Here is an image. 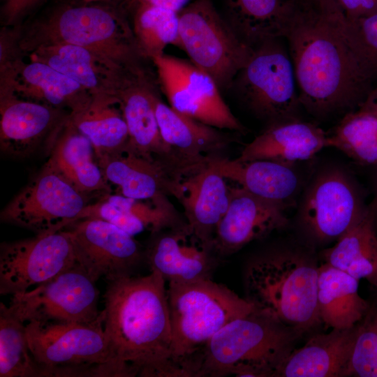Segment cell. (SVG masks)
<instances>
[{"mask_svg": "<svg viewBox=\"0 0 377 377\" xmlns=\"http://www.w3.org/2000/svg\"><path fill=\"white\" fill-rule=\"evenodd\" d=\"M165 282L154 271L108 281L103 325L115 377H184L172 350Z\"/></svg>", "mask_w": 377, "mask_h": 377, "instance_id": "cell-2", "label": "cell"}, {"mask_svg": "<svg viewBox=\"0 0 377 377\" xmlns=\"http://www.w3.org/2000/svg\"><path fill=\"white\" fill-rule=\"evenodd\" d=\"M360 107L377 112V87L373 88L364 102Z\"/></svg>", "mask_w": 377, "mask_h": 377, "instance_id": "cell-43", "label": "cell"}, {"mask_svg": "<svg viewBox=\"0 0 377 377\" xmlns=\"http://www.w3.org/2000/svg\"><path fill=\"white\" fill-rule=\"evenodd\" d=\"M77 263L68 232L36 234L0 245V294L23 293Z\"/></svg>", "mask_w": 377, "mask_h": 377, "instance_id": "cell-13", "label": "cell"}, {"mask_svg": "<svg viewBox=\"0 0 377 377\" xmlns=\"http://www.w3.org/2000/svg\"><path fill=\"white\" fill-rule=\"evenodd\" d=\"M29 59L44 62L77 82L91 94H118L147 72L134 71L91 50L69 44L36 48Z\"/></svg>", "mask_w": 377, "mask_h": 377, "instance_id": "cell-17", "label": "cell"}, {"mask_svg": "<svg viewBox=\"0 0 377 377\" xmlns=\"http://www.w3.org/2000/svg\"><path fill=\"white\" fill-rule=\"evenodd\" d=\"M327 147V134L317 125L300 119L268 125L244 147L237 159H267L297 165L312 159Z\"/></svg>", "mask_w": 377, "mask_h": 377, "instance_id": "cell-27", "label": "cell"}, {"mask_svg": "<svg viewBox=\"0 0 377 377\" xmlns=\"http://www.w3.org/2000/svg\"><path fill=\"white\" fill-rule=\"evenodd\" d=\"M191 0H126L121 8L128 15L137 6H154L168 8L179 13Z\"/></svg>", "mask_w": 377, "mask_h": 377, "instance_id": "cell-42", "label": "cell"}, {"mask_svg": "<svg viewBox=\"0 0 377 377\" xmlns=\"http://www.w3.org/2000/svg\"><path fill=\"white\" fill-rule=\"evenodd\" d=\"M158 79L170 106L222 129L244 133V126L223 100L214 79L191 61L163 54L154 58Z\"/></svg>", "mask_w": 377, "mask_h": 377, "instance_id": "cell-14", "label": "cell"}, {"mask_svg": "<svg viewBox=\"0 0 377 377\" xmlns=\"http://www.w3.org/2000/svg\"><path fill=\"white\" fill-rule=\"evenodd\" d=\"M31 353L43 377H115L103 322L25 324Z\"/></svg>", "mask_w": 377, "mask_h": 377, "instance_id": "cell-8", "label": "cell"}, {"mask_svg": "<svg viewBox=\"0 0 377 377\" xmlns=\"http://www.w3.org/2000/svg\"><path fill=\"white\" fill-rule=\"evenodd\" d=\"M0 377H43L29 350L25 323L0 303Z\"/></svg>", "mask_w": 377, "mask_h": 377, "instance_id": "cell-35", "label": "cell"}, {"mask_svg": "<svg viewBox=\"0 0 377 377\" xmlns=\"http://www.w3.org/2000/svg\"><path fill=\"white\" fill-rule=\"evenodd\" d=\"M127 15L110 3L59 0L19 26L20 45L26 56L44 45H77L134 71L147 72Z\"/></svg>", "mask_w": 377, "mask_h": 377, "instance_id": "cell-3", "label": "cell"}, {"mask_svg": "<svg viewBox=\"0 0 377 377\" xmlns=\"http://www.w3.org/2000/svg\"><path fill=\"white\" fill-rule=\"evenodd\" d=\"M70 112L0 91V150L15 159L47 146Z\"/></svg>", "mask_w": 377, "mask_h": 377, "instance_id": "cell-16", "label": "cell"}, {"mask_svg": "<svg viewBox=\"0 0 377 377\" xmlns=\"http://www.w3.org/2000/svg\"><path fill=\"white\" fill-rule=\"evenodd\" d=\"M83 219H96L107 221L132 236L146 230L138 219L105 199L103 195L89 203L80 212L76 221Z\"/></svg>", "mask_w": 377, "mask_h": 377, "instance_id": "cell-39", "label": "cell"}, {"mask_svg": "<svg viewBox=\"0 0 377 377\" xmlns=\"http://www.w3.org/2000/svg\"><path fill=\"white\" fill-rule=\"evenodd\" d=\"M153 235L144 251L150 271L158 272L168 283L211 279L221 258L196 237L187 223Z\"/></svg>", "mask_w": 377, "mask_h": 377, "instance_id": "cell-19", "label": "cell"}, {"mask_svg": "<svg viewBox=\"0 0 377 377\" xmlns=\"http://www.w3.org/2000/svg\"><path fill=\"white\" fill-rule=\"evenodd\" d=\"M78 1H101V2H106L110 3L112 4H114L115 6L121 7V5L126 1V0H78Z\"/></svg>", "mask_w": 377, "mask_h": 377, "instance_id": "cell-45", "label": "cell"}, {"mask_svg": "<svg viewBox=\"0 0 377 377\" xmlns=\"http://www.w3.org/2000/svg\"><path fill=\"white\" fill-rule=\"evenodd\" d=\"M356 325L311 337L304 346L290 352L272 377L344 376L355 341Z\"/></svg>", "mask_w": 377, "mask_h": 377, "instance_id": "cell-28", "label": "cell"}, {"mask_svg": "<svg viewBox=\"0 0 377 377\" xmlns=\"http://www.w3.org/2000/svg\"><path fill=\"white\" fill-rule=\"evenodd\" d=\"M92 200L46 161L1 209L0 220L35 234L60 230L75 221Z\"/></svg>", "mask_w": 377, "mask_h": 377, "instance_id": "cell-12", "label": "cell"}, {"mask_svg": "<svg viewBox=\"0 0 377 377\" xmlns=\"http://www.w3.org/2000/svg\"><path fill=\"white\" fill-rule=\"evenodd\" d=\"M149 75L138 79L117 96L128 140L124 149L162 164L175 178L185 173L161 136L154 110L156 95Z\"/></svg>", "mask_w": 377, "mask_h": 377, "instance_id": "cell-20", "label": "cell"}, {"mask_svg": "<svg viewBox=\"0 0 377 377\" xmlns=\"http://www.w3.org/2000/svg\"><path fill=\"white\" fill-rule=\"evenodd\" d=\"M227 22L251 47L286 38L292 17L290 0H224Z\"/></svg>", "mask_w": 377, "mask_h": 377, "instance_id": "cell-31", "label": "cell"}, {"mask_svg": "<svg viewBox=\"0 0 377 377\" xmlns=\"http://www.w3.org/2000/svg\"><path fill=\"white\" fill-rule=\"evenodd\" d=\"M131 24L138 47L146 59L163 55L169 45L177 47L179 17L174 10L154 6H140L131 10Z\"/></svg>", "mask_w": 377, "mask_h": 377, "instance_id": "cell-34", "label": "cell"}, {"mask_svg": "<svg viewBox=\"0 0 377 377\" xmlns=\"http://www.w3.org/2000/svg\"><path fill=\"white\" fill-rule=\"evenodd\" d=\"M64 229L71 237L77 263L95 282L132 275L144 260L134 236L107 221L83 219Z\"/></svg>", "mask_w": 377, "mask_h": 377, "instance_id": "cell-15", "label": "cell"}, {"mask_svg": "<svg viewBox=\"0 0 377 377\" xmlns=\"http://www.w3.org/2000/svg\"><path fill=\"white\" fill-rule=\"evenodd\" d=\"M324 261L351 275L365 279L377 289V197L361 217L332 246L323 249Z\"/></svg>", "mask_w": 377, "mask_h": 377, "instance_id": "cell-29", "label": "cell"}, {"mask_svg": "<svg viewBox=\"0 0 377 377\" xmlns=\"http://www.w3.org/2000/svg\"><path fill=\"white\" fill-rule=\"evenodd\" d=\"M302 334L256 309L210 339L198 357L196 377H272Z\"/></svg>", "mask_w": 377, "mask_h": 377, "instance_id": "cell-5", "label": "cell"}, {"mask_svg": "<svg viewBox=\"0 0 377 377\" xmlns=\"http://www.w3.org/2000/svg\"><path fill=\"white\" fill-rule=\"evenodd\" d=\"M103 197L138 219L152 235L186 223L168 199L153 202L130 198L115 193L105 194Z\"/></svg>", "mask_w": 377, "mask_h": 377, "instance_id": "cell-38", "label": "cell"}, {"mask_svg": "<svg viewBox=\"0 0 377 377\" xmlns=\"http://www.w3.org/2000/svg\"><path fill=\"white\" fill-rule=\"evenodd\" d=\"M344 376L377 377V302L370 303L356 325V334Z\"/></svg>", "mask_w": 377, "mask_h": 377, "instance_id": "cell-37", "label": "cell"}, {"mask_svg": "<svg viewBox=\"0 0 377 377\" xmlns=\"http://www.w3.org/2000/svg\"><path fill=\"white\" fill-rule=\"evenodd\" d=\"M76 128L91 142L97 159L124 149L128 128L117 96L91 94L77 110L70 113Z\"/></svg>", "mask_w": 377, "mask_h": 377, "instance_id": "cell-32", "label": "cell"}, {"mask_svg": "<svg viewBox=\"0 0 377 377\" xmlns=\"http://www.w3.org/2000/svg\"><path fill=\"white\" fill-rule=\"evenodd\" d=\"M96 282L77 263L54 278L21 294L12 295L8 306L22 323L103 322Z\"/></svg>", "mask_w": 377, "mask_h": 377, "instance_id": "cell-11", "label": "cell"}, {"mask_svg": "<svg viewBox=\"0 0 377 377\" xmlns=\"http://www.w3.org/2000/svg\"><path fill=\"white\" fill-rule=\"evenodd\" d=\"M286 209L255 195L239 186L229 187L228 209L221 220L213 241L221 258L249 243L283 230L290 225Z\"/></svg>", "mask_w": 377, "mask_h": 377, "instance_id": "cell-18", "label": "cell"}, {"mask_svg": "<svg viewBox=\"0 0 377 377\" xmlns=\"http://www.w3.org/2000/svg\"><path fill=\"white\" fill-rule=\"evenodd\" d=\"M173 354L184 377H193L197 357L221 328L256 309L227 286L205 279L168 283Z\"/></svg>", "mask_w": 377, "mask_h": 377, "instance_id": "cell-6", "label": "cell"}, {"mask_svg": "<svg viewBox=\"0 0 377 377\" xmlns=\"http://www.w3.org/2000/svg\"><path fill=\"white\" fill-rule=\"evenodd\" d=\"M377 197V196H376Z\"/></svg>", "mask_w": 377, "mask_h": 377, "instance_id": "cell-46", "label": "cell"}, {"mask_svg": "<svg viewBox=\"0 0 377 377\" xmlns=\"http://www.w3.org/2000/svg\"><path fill=\"white\" fill-rule=\"evenodd\" d=\"M49 0H5L1 9L2 27H19Z\"/></svg>", "mask_w": 377, "mask_h": 377, "instance_id": "cell-40", "label": "cell"}, {"mask_svg": "<svg viewBox=\"0 0 377 377\" xmlns=\"http://www.w3.org/2000/svg\"><path fill=\"white\" fill-rule=\"evenodd\" d=\"M292 17L286 37L299 98L311 116L344 115L364 102L373 81L364 73L340 27V9L321 8L311 0H290Z\"/></svg>", "mask_w": 377, "mask_h": 377, "instance_id": "cell-1", "label": "cell"}, {"mask_svg": "<svg viewBox=\"0 0 377 377\" xmlns=\"http://www.w3.org/2000/svg\"><path fill=\"white\" fill-rule=\"evenodd\" d=\"M362 188L352 173L336 164L314 171L297 202L295 226L303 244L315 249L337 242L362 215Z\"/></svg>", "mask_w": 377, "mask_h": 377, "instance_id": "cell-7", "label": "cell"}, {"mask_svg": "<svg viewBox=\"0 0 377 377\" xmlns=\"http://www.w3.org/2000/svg\"><path fill=\"white\" fill-rule=\"evenodd\" d=\"M328 135L334 147L361 165H377V112L360 107L344 114Z\"/></svg>", "mask_w": 377, "mask_h": 377, "instance_id": "cell-33", "label": "cell"}, {"mask_svg": "<svg viewBox=\"0 0 377 377\" xmlns=\"http://www.w3.org/2000/svg\"><path fill=\"white\" fill-rule=\"evenodd\" d=\"M69 116L47 146V162L77 191L97 200L112 193V186L98 163L91 142L76 128Z\"/></svg>", "mask_w": 377, "mask_h": 377, "instance_id": "cell-23", "label": "cell"}, {"mask_svg": "<svg viewBox=\"0 0 377 377\" xmlns=\"http://www.w3.org/2000/svg\"><path fill=\"white\" fill-rule=\"evenodd\" d=\"M0 91L73 112L91 94L50 65L24 58L0 66Z\"/></svg>", "mask_w": 377, "mask_h": 377, "instance_id": "cell-21", "label": "cell"}, {"mask_svg": "<svg viewBox=\"0 0 377 377\" xmlns=\"http://www.w3.org/2000/svg\"><path fill=\"white\" fill-rule=\"evenodd\" d=\"M279 39L253 47L232 85L247 108L268 125L301 119L293 64Z\"/></svg>", "mask_w": 377, "mask_h": 377, "instance_id": "cell-10", "label": "cell"}, {"mask_svg": "<svg viewBox=\"0 0 377 377\" xmlns=\"http://www.w3.org/2000/svg\"><path fill=\"white\" fill-rule=\"evenodd\" d=\"M341 33L364 73L377 78V10L367 15L340 20Z\"/></svg>", "mask_w": 377, "mask_h": 377, "instance_id": "cell-36", "label": "cell"}, {"mask_svg": "<svg viewBox=\"0 0 377 377\" xmlns=\"http://www.w3.org/2000/svg\"><path fill=\"white\" fill-rule=\"evenodd\" d=\"M317 304L321 323L348 329L365 315L370 302L359 293V280L326 263L319 265Z\"/></svg>", "mask_w": 377, "mask_h": 377, "instance_id": "cell-30", "label": "cell"}, {"mask_svg": "<svg viewBox=\"0 0 377 377\" xmlns=\"http://www.w3.org/2000/svg\"><path fill=\"white\" fill-rule=\"evenodd\" d=\"M313 2L320 6L321 8L336 10L340 9L337 0H311Z\"/></svg>", "mask_w": 377, "mask_h": 377, "instance_id": "cell-44", "label": "cell"}, {"mask_svg": "<svg viewBox=\"0 0 377 377\" xmlns=\"http://www.w3.org/2000/svg\"><path fill=\"white\" fill-rule=\"evenodd\" d=\"M115 193L136 200L160 202L177 197L181 181L162 164L124 149L97 159Z\"/></svg>", "mask_w": 377, "mask_h": 377, "instance_id": "cell-26", "label": "cell"}, {"mask_svg": "<svg viewBox=\"0 0 377 377\" xmlns=\"http://www.w3.org/2000/svg\"><path fill=\"white\" fill-rule=\"evenodd\" d=\"M154 110L163 140L186 177L207 165L232 141L222 129L176 111L158 94L154 98Z\"/></svg>", "mask_w": 377, "mask_h": 377, "instance_id": "cell-22", "label": "cell"}, {"mask_svg": "<svg viewBox=\"0 0 377 377\" xmlns=\"http://www.w3.org/2000/svg\"><path fill=\"white\" fill-rule=\"evenodd\" d=\"M225 179L212 160L181 181L176 197L184 208L188 227L212 248L217 227L229 204V187Z\"/></svg>", "mask_w": 377, "mask_h": 377, "instance_id": "cell-25", "label": "cell"}, {"mask_svg": "<svg viewBox=\"0 0 377 377\" xmlns=\"http://www.w3.org/2000/svg\"><path fill=\"white\" fill-rule=\"evenodd\" d=\"M313 251L304 244H288L254 257L244 272V298L303 334L319 325V265Z\"/></svg>", "mask_w": 377, "mask_h": 377, "instance_id": "cell-4", "label": "cell"}, {"mask_svg": "<svg viewBox=\"0 0 377 377\" xmlns=\"http://www.w3.org/2000/svg\"><path fill=\"white\" fill-rule=\"evenodd\" d=\"M179 42L190 61L228 89L249 60L253 47L223 20L212 0L191 1L179 13Z\"/></svg>", "mask_w": 377, "mask_h": 377, "instance_id": "cell-9", "label": "cell"}, {"mask_svg": "<svg viewBox=\"0 0 377 377\" xmlns=\"http://www.w3.org/2000/svg\"><path fill=\"white\" fill-rule=\"evenodd\" d=\"M338 5L347 19H355L377 10V0H337Z\"/></svg>", "mask_w": 377, "mask_h": 377, "instance_id": "cell-41", "label": "cell"}, {"mask_svg": "<svg viewBox=\"0 0 377 377\" xmlns=\"http://www.w3.org/2000/svg\"><path fill=\"white\" fill-rule=\"evenodd\" d=\"M212 162L225 179L286 209L296 207L306 182L296 165L267 159L229 160L221 156L214 158Z\"/></svg>", "mask_w": 377, "mask_h": 377, "instance_id": "cell-24", "label": "cell"}]
</instances>
